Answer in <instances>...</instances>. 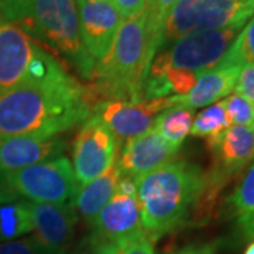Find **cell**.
<instances>
[{
    "label": "cell",
    "instance_id": "31",
    "mask_svg": "<svg viewBox=\"0 0 254 254\" xmlns=\"http://www.w3.org/2000/svg\"><path fill=\"white\" fill-rule=\"evenodd\" d=\"M154 243L155 242L143 233L123 246V254H155Z\"/></svg>",
    "mask_w": 254,
    "mask_h": 254
},
{
    "label": "cell",
    "instance_id": "22",
    "mask_svg": "<svg viewBox=\"0 0 254 254\" xmlns=\"http://www.w3.org/2000/svg\"><path fill=\"white\" fill-rule=\"evenodd\" d=\"M229 127H230V123L223 108V103L216 102L213 105H209L206 109L198 113V116L192 122L190 134L193 137L205 138L208 141L222 134Z\"/></svg>",
    "mask_w": 254,
    "mask_h": 254
},
{
    "label": "cell",
    "instance_id": "27",
    "mask_svg": "<svg viewBox=\"0 0 254 254\" xmlns=\"http://www.w3.org/2000/svg\"><path fill=\"white\" fill-rule=\"evenodd\" d=\"M158 76H164V81L168 86L170 93L187 95L195 86L199 75L185 69H168L167 72Z\"/></svg>",
    "mask_w": 254,
    "mask_h": 254
},
{
    "label": "cell",
    "instance_id": "15",
    "mask_svg": "<svg viewBox=\"0 0 254 254\" xmlns=\"http://www.w3.org/2000/svg\"><path fill=\"white\" fill-rule=\"evenodd\" d=\"M180 153V147L165 141L151 127L141 136L127 140L116 161L122 175L138 178L171 163Z\"/></svg>",
    "mask_w": 254,
    "mask_h": 254
},
{
    "label": "cell",
    "instance_id": "6",
    "mask_svg": "<svg viewBox=\"0 0 254 254\" xmlns=\"http://www.w3.org/2000/svg\"><path fill=\"white\" fill-rule=\"evenodd\" d=\"M4 180L14 202L75 205L79 190L72 164L65 155L6 173Z\"/></svg>",
    "mask_w": 254,
    "mask_h": 254
},
{
    "label": "cell",
    "instance_id": "9",
    "mask_svg": "<svg viewBox=\"0 0 254 254\" xmlns=\"http://www.w3.org/2000/svg\"><path fill=\"white\" fill-rule=\"evenodd\" d=\"M43 50L23 28L0 16V91L33 85V64Z\"/></svg>",
    "mask_w": 254,
    "mask_h": 254
},
{
    "label": "cell",
    "instance_id": "8",
    "mask_svg": "<svg viewBox=\"0 0 254 254\" xmlns=\"http://www.w3.org/2000/svg\"><path fill=\"white\" fill-rule=\"evenodd\" d=\"M116 154V137L98 116H89L72 141V170L79 188L108 171Z\"/></svg>",
    "mask_w": 254,
    "mask_h": 254
},
{
    "label": "cell",
    "instance_id": "7",
    "mask_svg": "<svg viewBox=\"0 0 254 254\" xmlns=\"http://www.w3.org/2000/svg\"><path fill=\"white\" fill-rule=\"evenodd\" d=\"M242 30L243 27L236 26L182 37L155 55L147 76H158L168 69H185L198 75L208 72L225 60Z\"/></svg>",
    "mask_w": 254,
    "mask_h": 254
},
{
    "label": "cell",
    "instance_id": "13",
    "mask_svg": "<svg viewBox=\"0 0 254 254\" xmlns=\"http://www.w3.org/2000/svg\"><path fill=\"white\" fill-rule=\"evenodd\" d=\"M92 227V236L122 247L143 235L144 230L137 196L115 192L112 199L96 216Z\"/></svg>",
    "mask_w": 254,
    "mask_h": 254
},
{
    "label": "cell",
    "instance_id": "30",
    "mask_svg": "<svg viewBox=\"0 0 254 254\" xmlns=\"http://www.w3.org/2000/svg\"><path fill=\"white\" fill-rule=\"evenodd\" d=\"M110 1L116 6L119 13L122 14V18H127L144 13L150 0H110Z\"/></svg>",
    "mask_w": 254,
    "mask_h": 254
},
{
    "label": "cell",
    "instance_id": "17",
    "mask_svg": "<svg viewBox=\"0 0 254 254\" xmlns=\"http://www.w3.org/2000/svg\"><path fill=\"white\" fill-rule=\"evenodd\" d=\"M240 64L225 58L216 68L200 73L195 86L187 95H173L170 102L174 106H185L190 109L203 108L216 103L235 91Z\"/></svg>",
    "mask_w": 254,
    "mask_h": 254
},
{
    "label": "cell",
    "instance_id": "3",
    "mask_svg": "<svg viewBox=\"0 0 254 254\" xmlns=\"http://www.w3.org/2000/svg\"><path fill=\"white\" fill-rule=\"evenodd\" d=\"M0 16L50 47L82 79L92 82L96 63L82 43L76 0H0Z\"/></svg>",
    "mask_w": 254,
    "mask_h": 254
},
{
    "label": "cell",
    "instance_id": "2",
    "mask_svg": "<svg viewBox=\"0 0 254 254\" xmlns=\"http://www.w3.org/2000/svg\"><path fill=\"white\" fill-rule=\"evenodd\" d=\"M88 86L75 78L0 91V137H57L89 118Z\"/></svg>",
    "mask_w": 254,
    "mask_h": 254
},
{
    "label": "cell",
    "instance_id": "4",
    "mask_svg": "<svg viewBox=\"0 0 254 254\" xmlns=\"http://www.w3.org/2000/svg\"><path fill=\"white\" fill-rule=\"evenodd\" d=\"M145 11L122 18L112 47L96 63L88 91L93 103L99 100L143 102V85L150 69Z\"/></svg>",
    "mask_w": 254,
    "mask_h": 254
},
{
    "label": "cell",
    "instance_id": "19",
    "mask_svg": "<svg viewBox=\"0 0 254 254\" xmlns=\"http://www.w3.org/2000/svg\"><path fill=\"white\" fill-rule=\"evenodd\" d=\"M225 206L240 239L254 240V163L227 198Z\"/></svg>",
    "mask_w": 254,
    "mask_h": 254
},
{
    "label": "cell",
    "instance_id": "33",
    "mask_svg": "<svg viewBox=\"0 0 254 254\" xmlns=\"http://www.w3.org/2000/svg\"><path fill=\"white\" fill-rule=\"evenodd\" d=\"M243 254H254V240L250 243V245L247 246V247H246L245 253Z\"/></svg>",
    "mask_w": 254,
    "mask_h": 254
},
{
    "label": "cell",
    "instance_id": "18",
    "mask_svg": "<svg viewBox=\"0 0 254 254\" xmlns=\"http://www.w3.org/2000/svg\"><path fill=\"white\" fill-rule=\"evenodd\" d=\"M120 177L122 173L115 161L108 171L79 188L75 199V208L86 223L93 225L100 210L112 199Z\"/></svg>",
    "mask_w": 254,
    "mask_h": 254
},
{
    "label": "cell",
    "instance_id": "14",
    "mask_svg": "<svg viewBox=\"0 0 254 254\" xmlns=\"http://www.w3.org/2000/svg\"><path fill=\"white\" fill-rule=\"evenodd\" d=\"M206 144L212 154V168L208 173L227 182L254 160V128L230 126Z\"/></svg>",
    "mask_w": 254,
    "mask_h": 254
},
{
    "label": "cell",
    "instance_id": "1",
    "mask_svg": "<svg viewBox=\"0 0 254 254\" xmlns=\"http://www.w3.org/2000/svg\"><path fill=\"white\" fill-rule=\"evenodd\" d=\"M141 225L153 242L168 233L205 225L226 185L198 165L174 160L136 178Z\"/></svg>",
    "mask_w": 254,
    "mask_h": 254
},
{
    "label": "cell",
    "instance_id": "20",
    "mask_svg": "<svg viewBox=\"0 0 254 254\" xmlns=\"http://www.w3.org/2000/svg\"><path fill=\"white\" fill-rule=\"evenodd\" d=\"M193 122V109L185 106H174L163 110L153 120V128L171 145L180 147L190 134Z\"/></svg>",
    "mask_w": 254,
    "mask_h": 254
},
{
    "label": "cell",
    "instance_id": "24",
    "mask_svg": "<svg viewBox=\"0 0 254 254\" xmlns=\"http://www.w3.org/2000/svg\"><path fill=\"white\" fill-rule=\"evenodd\" d=\"M230 126L254 128V105L239 93H232L222 100Z\"/></svg>",
    "mask_w": 254,
    "mask_h": 254
},
{
    "label": "cell",
    "instance_id": "23",
    "mask_svg": "<svg viewBox=\"0 0 254 254\" xmlns=\"http://www.w3.org/2000/svg\"><path fill=\"white\" fill-rule=\"evenodd\" d=\"M178 1L180 0H150L148 1V6L145 9V23H147L151 61L161 47L164 24L167 21V17Z\"/></svg>",
    "mask_w": 254,
    "mask_h": 254
},
{
    "label": "cell",
    "instance_id": "26",
    "mask_svg": "<svg viewBox=\"0 0 254 254\" xmlns=\"http://www.w3.org/2000/svg\"><path fill=\"white\" fill-rule=\"evenodd\" d=\"M0 254H60L44 246L34 236L14 239L0 243Z\"/></svg>",
    "mask_w": 254,
    "mask_h": 254
},
{
    "label": "cell",
    "instance_id": "11",
    "mask_svg": "<svg viewBox=\"0 0 254 254\" xmlns=\"http://www.w3.org/2000/svg\"><path fill=\"white\" fill-rule=\"evenodd\" d=\"M81 38L95 63L108 54L122 14L110 0H76Z\"/></svg>",
    "mask_w": 254,
    "mask_h": 254
},
{
    "label": "cell",
    "instance_id": "32",
    "mask_svg": "<svg viewBox=\"0 0 254 254\" xmlns=\"http://www.w3.org/2000/svg\"><path fill=\"white\" fill-rule=\"evenodd\" d=\"M218 242L210 243H193L182 247L170 254H218Z\"/></svg>",
    "mask_w": 254,
    "mask_h": 254
},
{
    "label": "cell",
    "instance_id": "12",
    "mask_svg": "<svg viewBox=\"0 0 254 254\" xmlns=\"http://www.w3.org/2000/svg\"><path fill=\"white\" fill-rule=\"evenodd\" d=\"M28 210L37 240L57 253H69L78 223L75 205L28 202Z\"/></svg>",
    "mask_w": 254,
    "mask_h": 254
},
{
    "label": "cell",
    "instance_id": "5",
    "mask_svg": "<svg viewBox=\"0 0 254 254\" xmlns=\"http://www.w3.org/2000/svg\"><path fill=\"white\" fill-rule=\"evenodd\" d=\"M253 16L254 0H180L164 24L161 47L193 33L245 27Z\"/></svg>",
    "mask_w": 254,
    "mask_h": 254
},
{
    "label": "cell",
    "instance_id": "25",
    "mask_svg": "<svg viewBox=\"0 0 254 254\" xmlns=\"http://www.w3.org/2000/svg\"><path fill=\"white\" fill-rule=\"evenodd\" d=\"M225 58L240 64H254V16L237 36Z\"/></svg>",
    "mask_w": 254,
    "mask_h": 254
},
{
    "label": "cell",
    "instance_id": "28",
    "mask_svg": "<svg viewBox=\"0 0 254 254\" xmlns=\"http://www.w3.org/2000/svg\"><path fill=\"white\" fill-rule=\"evenodd\" d=\"M75 254H123V247L103 242L91 235L79 245Z\"/></svg>",
    "mask_w": 254,
    "mask_h": 254
},
{
    "label": "cell",
    "instance_id": "16",
    "mask_svg": "<svg viewBox=\"0 0 254 254\" xmlns=\"http://www.w3.org/2000/svg\"><path fill=\"white\" fill-rule=\"evenodd\" d=\"M65 138L57 137H0V174L63 155Z\"/></svg>",
    "mask_w": 254,
    "mask_h": 254
},
{
    "label": "cell",
    "instance_id": "21",
    "mask_svg": "<svg viewBox=\"0 0 254 254\" xmlns=\"http://www.w3.org/2000/svg\"><path fill=\"white\" fill-rule=\"evenodd\" d=\"M33 232L28 202L18 200L0 205V243Z\"/></svg>",
    "mask_w": 254,
    "mask_h": 254
},
{
    "label": "cell",
    "instance_id": "29",
    "mask_svg": "<svg viewBox=\"0 0 254 254\" xmlns=\"http://www.w3.org/2000/svg\"><path fill=\"white\" fill-rule=\"evenodd\" d=\"M235 91L243 98L254 102V64H243L240 66Z\"/></svg>",
    "mask_w": 254,
    "mask_h": 254
},
{
    "label": "cell",
    "instance_id": "10",
    "mask_svg": "<svg viewBox=\"0 0 254 254\" xmlns=\"http://www.w3.org/2000/svg\"><path fill=\"white\" fill-rule=\"evenodd\" d=\"M173 108L170 96L150 102L99 100L93 103L92 115L105 123L119 140H130L141 136L153 126V116Z\"/></svg>",
    "mask_w": 254,
    "mask_h": 254
}]
</instances>
